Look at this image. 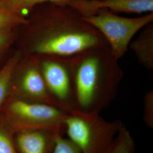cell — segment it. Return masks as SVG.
Returning <instances> with one entry per match:
<instances>
[{
	"label": "cell",
	"instance_id": "cell-8",
	"mask_svg": "<svg viewBox=\"0 0 153 153\" xmlns=\"http://www.w3.org/2000/svg\"><path fill=\"white\" fill-rule=\"evenodd\" d=\"M23 71L19 84L22 99L59 108L47 87L36 59L29 61Z\"/></svg>",
	"mask_w": 153,
	"mask_h": 153
},
{
	"label": "cell",
	"instance_id": "cell-2",
	"mask_svg": "<svg viewBox=\"0 0 153 153\" xmlns=\"http://www.w3.org/2000/svg\"><path fill=\"white\" fill-rule=\"evenodd\" d=\"M75 109L99 114L115 99L123 73L109 47L86 49L69 57Z\"/></svg>",
	"mask_w": 153,
	"mask_h": 153
},
{
	"label": "cell",
	"instance_id": "cell-7",
	"mask_svg": "<svg viewBox=\"0 0 153 153\" xmlns=\"http://www.w3.org/2000/svg\"><path fill=\"white\" fill-rule=\"evenodd\" d=\"M65 4L83 17L93 16L103 9L137 14L153 12V0H69Z\"/></svg>",
	"mask_w": 153,
	"mask_h": 153
},
{
	"label": "cell",
	"instance_id": "cell-1",
	"mask_svg": "<svg viewBox=\"0 0 153 153\" xmlns=\"http://www.w3.org/2000/svg\"><path fill=\"white\" fill-rule=\"evenodd\" d=\"M35 25L29 51L35 55L71 57L83 51L109 47L102 33L71 6L45 2L28 13Z\"/></svg>",
	"mask_w": 153,
	"mask_h": 153
},
{
	"label": "cell",
	"instance_id": "cell-18",
	"mask_svg": "<svg viewBox=\"0 0 153 153\" xmlns=\"http://www.w3.org/2000/svg\"><path fill=\"white\" fill-rule=\"evenodd\" d=\"M8 39V35L5 32V31H0V50L4 47L7 42Z\"/></svg>",
	"mask_w": 153,
	"mask_h": 153
},
{
	"label": "cell",
	"instance_id": "cell-16",
	"mask_svg": "<svg viewBox=\"0 0 153 153\" xmlns=\"http://www.w3.org/2000/svg\"><path fill=\"white\" fill-rule=\"evenodd\" d=\"M51 153H81L76 146L62 134L58 135Z\"/></svg>",
	"mask_w": 153,
	"mask_h": 153
},
{
	"label": "cell",
	"instance_id": "cell-3",
	"mask_svg": "<svg viewBox=\"0 0 153 153\" xmlns=\"http://www.w3.org/2000/svg\"><path fill=\"white\" fill-rule=\"evenodd\" d=\"M123 126L121 121L105 120L99 114L75 111L66 116L64 131L81 153H108Z\"/></svg>",
	"mask_w": 153,
	"mask_h": 153
},
{
	"label": "cell",
	"instance_id": "cell-14",
	"mask_svg": "<svg viewBox=\"0 0 153 153\" xmlns=\"http://www.w3.org/2000/svg\"><path fill=\"white\" fill-rule=\"evenodd\" d=\"M14 132L5 121L0 119V153H18L14 141Z\"/></svg>",
	"mask_w": 153,
	"mask_h": 153
},
{
	"label": "cell",
	"instance_id": "cell-6",
	"mask_svg": "<svg viewBox=\"0 0 153 153\" xmlns=\"http://www.w3.org/2000/svg\"><path fill=\"white\" fill-rule=\"evenodd\" d=\"M40 71L49 92L60 109L75 111L73 81L69 57L36 55Z\"/></svg>",
	"mask_w": 153,
	"mask_h": 153
},
{
	"label": "cell",
	"instance_id": "cell-4",
	"mask_svg": "<svg viewBox=\"0 0 153 153\" xmlns=\"http://www.w3.org/2000/svg\"><path fill=\"white\" fill-rule=\"evenodd\" d=\"M68 114L52 105L17 99L8 105L3 119L14 133L47 129L64 134V121Z\"/></svg>",
	"mask_w": 153,
	"mask_h": 153
},
{
	"label": "cell",
	"instance_id": "cell-11",
	"mask_svg": "<svg viewBox=\"0 0 153 153\" xmlns=\"http://www.w3.org/2000/svg\"><path fill=\"white\" fill-rule=\"evenodd\" d=\"M69 0H0L2 5L11 11L25 16L34 6L45 2L65 4Z\"/></svg>",
	"mask_w": 153,
	"mask_h": 153
},
{
	"label": "cell",
	"instance_id": "cell-12",
	"mask_svg": "<svg viewBox=\"0 0 153 153\" xmlns=\"http://www.w3.org/2000/svg\"><path fill=\"white\" fill-rule=\"evenodd\" d=\"M108 153H135L134 139L125 126H123L119 132Z\"/></svg>",
	"mask_w": 153,
	"mask_h": 153
},
{
	"label": "cell",
	"instance_id": "cell-15",
	"mask_svg": "<svg viewBox=\"0 0 153 153\" xmlns=\"http://www.w3.org/2000/svg\"><path fill=\"white\" fill-rule=\"evenodd\" d=\"M27 22L24 16L7 9L0 2V31L14 25H25Z\"/></svg>",
	"mask_w": 153,
	"mask_h": 153
},
{
	"label": "cell",
	"instance_id": "cell-9",
	"mask_svg": "<svg viewBox=\"0 0 153 153\" xmlns=\"http://www.w3.org/2000/svg\"><path fill=\"white\" fill-rule=\"evenodd\" d=\"M59 131L47 129H27L14 133L18 153H51Z\"/></svg>",
	"mask_w": 153,
	"mask_h": 153
},
{
	"label": "cell",
	"instance_id": "cell-5",
	"mask_svg": "<svg viewBox=\"0 0 153 153\" xmlns=\"http://www.w3.org/2000/svg\"><path fill=\"white\" fill-rule=\"evenodd\" d=\"M83 18L102 33L112 54L119 60L126 54L136 33L153 22V12L135 18H126L103 9L93 16Z\"/></svg>",
	"mask_w": 153,
	"mask_h": 153
},
{
	"label": "cell",
	"instance_id": "cell-17",
	"mask_svg": "<svg viewBox=\"0 0 153 153\" xmlns=\"http://www.w3.org/2000/svg\"><path fill=\"white\" fill-rule=\"evenodd\" d=\"M143 120L149 128L153 127V91H150L144 97Z\"/></svg>",
	"mask_w": 153,
	"mask_h": 153
},
{
	"label": "cell",
	"instance_id": "cell-13",
	"mask_svg": "<svg viewBox=\"0 0 153 153\" xmlns=\"http://www.w3.org/2000/svg\"><path fill=\"white\" fill-rule=\"evenodd\" d=\"M18 62V57L16 56L9 61L0 71V107L3 104L9 93L12 75Z\"/></svg>",
	"mask_w": 153,
	"mask_h": 153
},
{
	"label": "cell",
	"instance_id": "cell-10",
	"mask_svg": "<svg viewBox=\"0 0 153 153\" xmlns=\"http://www.w3.org/2000/svg\"><path fill=\"white\" fill-rule=\"evenodd\" d=\"M129 47L138 62L149 71L153 70V22L145 26Z\"/></svg>",
	"mask_w": 153,
	"mask_h": 153
}]
</instances>
